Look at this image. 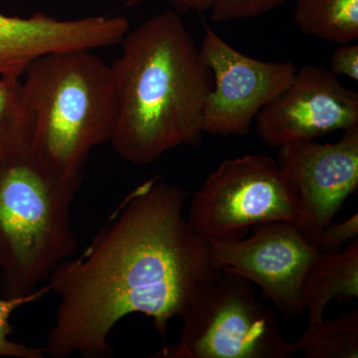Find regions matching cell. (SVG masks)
I'll return each instance as SVG.
<instances>
[{
	"label": "cell",
	"instance_id": "6da1fadb",
	"mask_svg": "<svg viewBox=\"0 0 358 358\" xmlns=\"http://www.w3.org/2000/svg\"><path fill=\"white\" fill-rule=\"evenodd\" d=\"M186 192L159 178L134 188L91 244L56 268L49 291L59 296L45 355L112 357L110 334L140 313L166 338L216 266L208 242L185 217Z\"/></svg>",
	"mask_w": 358,
	"mask_h": 358
},
{
	"label": "cell",
	"instance_id": "7a4b0ae2",
	"mask_svg": "<svg viewBox=\"0 0 358 358\" xmlns=\"http://www.w3.org/2000/svg\"><path fill=\"white\" fill-rule=\"evenodd\" d=\"M112 65L117 96L109 143L136 166L201 140L202 112L211 74L199 47L176 11L129 29Z\"/></svg>",
	"mask_w": 358,
	"mask_h": 358
},
{
	"label": "cell",
	"instance_id": "3957f363",
	"mask_svg": "<svg viewBox=\"0 0 358 358\" xmlns=\"http://www.w3.org/2000/svg\"><path fill=\"white\" fill-rule=\"evenodd\" d=\"M80 176H65L31 148L0 162V293L20 298L41 289L76 253L71 206Z\"/></svg>",
	"mask_w": 358,
	"mask_h": 358
},
{
	"label": "cell",
	"instance_id": "277c9868",
	"mask_svg": "<svg viewBox=\"0 0 358 358\" xmlns=\"http://www.w3.org/2000/svg\"><path fill=\"white\" fill-rule=\"evenodd\" d=\"M22 82L31 110V148L65 176H80L92 150L110 141L117 96L112 66L76 49L33 61Z\"/></svg>",
	"mask_w": 358,
	"mask_h": 358
},
{
	"label": "cell",
	"instance_id": "5b68a950",
	"mask_svg": "<svg viewBox=\"0 0 358 358\" xmlns=\"http://www.w3.org/2000/svg\"><path fill=\"white\" fill-rule=\"evenodd\" d=\"M181 317L178 343L152 357L289 358L296 353L275 310L259 300L255 285L227 268L212 271Z\"/></svg>",
	"mask_w": 358,
	"mask_h": 358
},
{
	"label": "cell",
	"instance_id": "8992f818",
	"mask_svg": "<svg viewBox=\"0 0 358 358\" xmlns=\"http://www.w3.org/2000/svg\"><path fill=\"white\" fill-rule=\"evenodd\" d=\"M303 210L293 183L265 155L226 159L193 195L188 213L192 230L205 241L247 236L258 224L300 225Z\"/></svg>",
	"mask_w": 358,
	"mask_h": 358
},
{
	"label": "cell",
	"instance_id": "52a82bcc",
	"mask_svg": "<svg viewBox=\"0 0 358 358\" xmlns=\"http://www.w3.org/2000/svg\"><path fill=\"white\" fill-rule=\"evenodd\" d=\"M199 49L214 78L202 112V131L212 136L248 134L259 113L287 88L298 69L289 61L245 55L206 24Z\"/></svg>",
	"mask_w": 358,
	"mask_h": 358
},
{
	"label": "cell",
	"instance_id": "ba28073f",
	"mask_svg": "<svg viewBox=\"0 0 358 358\" xmlns=\"http://www.w3.org/2000/svg\"><path fill=\"white\" fill-rule=\"evenodd\" d=\"M251 230L249 237L208 242L214 265L258 286L285 317H299L305 310L303 279L322 252L307 241L296 224L262 223Z\"/></svg>",
	"mask_w": 358,
	"mask_h": 358
},
{
	"label": "cell",
	"instance_id": "9c48e42d",
	"mask_svg": "<svg viewBox=\"0 0 358 358\" xmlns=\"http://www.w3.org/2000/svg\"><path fill=\"white\" fill-rule=\"evenodd\" d=\"M254 122L257 136L268 148L317 140L358 126V94L326 68L303 66Z\"/></svg>",
	"mask_w": 358,
	"mask_h": 358
},
{
	"label": "cell",
	"instance_id": "30bf717a",
	"mask_svg": "<svg viewBox=\"0 0 358 358\" xmlns=\"http://www.w3.org/2000/svg\"><path fill=\"white\" fill-rule=\"evenodd\" d=\"M277 164L300 196L299 225L307 241L317 244L346 199L358 188V126L334 143L303 140L279 148ZM317 247V246H315Z\"/></svg>",
	"mask_w": 358,
	"mask_h": 358
},
{
	"label": "cell",
	"instance_id": "8fae6325",
	"mask_svg": "<svg viewBox=\"0 0 358 358\" xmlns=\"http://www.w3.org/2000/svg\"><path fill=\"white\" fill-rule=\"evenodd\" d=\"M129 28L124 16L65 20L41 13L30 17L0 13V77H21L33 61L53 52L121 43Z\"/></svg>",
	"mask_w": 358,
	"mask_h": 358
},
{
	"label": "cell",
	"instance_id": "7c38bea8",
	"mask_svg": "<svg viewBox=\"0 0 358 358\" xmlns=\"http://www.w3.org/2000/svg\"><path fill=\"white\" fill-rule=\"evenodd\" d=\"M358 298V239L345 249L320 253L308 268L301 287V300L308 313V326L324 319L327 303Z\"/></svg>",
	"mask_w": 358,
	"mask_h": 358
},
{
	"label": "cell",
	"instance_id": "4fadbf2b",
	"mask_svg": "<svg viewBox=\"0 0 358 358\" xmlns=\"http://www.w3.org/2000/svg\"><path fill=\"white\" fill-rule=\"evenodd\" d=\"M294 20L308 36L338 45L357 42L358 0H296Z\"/></svg>",
	"mask_w": 358,
	"mask_h": 358
},
{
	"label": "cell",
	"instance_id": "5bb4252c",
	"mask_svg": "<svg viewBox=\"0 0 358 358\" xmlns=\"http://www.w3.org/2000/svg\"><path fill=\"white\" fill-rule=\"evenodd\" d=\"M294 352L307 358H357L358 312L334 320L322 319L293 341Z\"/></svg>",
	"mask_w": 358,
	"mask_h": 358
},
{
	"label": "cell",
	"instance_id": "9a60e30c",
	"mask_svg": "<svg viewBox=\"0 0 358 358\" xmlns=\"http://www.w3.org/2000/svg\"><path fill=\"white\" fill-rule=\"evenodd\" d=\"M20 78L0 77V162L32 145V114Z\"/></svg>",
	"mask_w": 358,
	"mask_h": 358
},
{
	"label": "cell",
	"instance_id": "2e32d148",
	"mask_svg": "<svg viewBox=\"0 0 358 358\" xmlns=\"http://www.w3.org/2000/svg\"><path fill=\"white\" fill-rule=\"evenodd\" d=\"M47 285L39 289L35 293L20 298H4L0 296V357L13 358H43L45 352L43 348H33V346L16 343L9 338L13 333L10 319L13 313L23 306L39 300L44 294L49 293Z\"/></svg>",
	"mask_w": 358,
	"mask_h": 358
},
{
	"label": "cell",
	"instance_id": "e0dca14e",
	"mask_svg": "<svg viewBox=\"0 0 358 358\" xmlns=\"http://www.w3.org/2000/svg\"><path fill=\"white\" fill-rule=\"evenodd\" d=\"M288 0H214L210 10L214 22L255 18L284 6Z\"/></svg>",
	"mask_w": 358,
	"mask_h": 358
},
{
	"label": "cell",
	"instance_id": "ac0fdd59",
	"mask_svg": "<svg viewBox=\"0 0 358 358\" xmlns=\"http://www.w3.org/2000/svg\"><path fill=\"white\" fill-rule=\"evenodd\" d=\"M358 236V214L355 213L350 218L341 223L327 224L317 238V248L322 253L338 251Z\"/></svg>",
	"mask_w": 358,
	"mask_h": 358
},
{
	"label": "cell",
	"instance_id": "d6986e66",
	"mask_svg": "<svg viewBox=\"0 0 358 358\" xmlns=\"http://www.w3.org/2000/svg\"><path fill=\"white\" fill-rule=\"evenodd\" d=\"M331 71L334 76L350 78L352 81H358V44L339 45L331 59Z\"/></svg>",
	"mask_w": 358,
	"mask_h": 358
},
{
	"label": "cell",
	"instance_id": "ffe728a7",
	"mask_svg": "<svg viewBox=\"0 0 358 358\" xmlns=\"http://www.w3.org/2000/svg\"><path fill=\"white\" fill-rule=\"evenodd\" d=\"M148 1V0H143ZM174 6L182 10H194L199 13L209 11L213 6L214 0H167Z\"/></svg>",
	"mask_w": 358,
	"mask_h": 358
},
{
	"label": "cell",
	"instance_id": "44dd1931",
	"mask_svg": "<svg viewBox=\"0 0 358 358\" xmlns=\"http://www.w3.org/2000/svg\"><path fill=\"white\" fill-rule=\"evenodd\" d=\"M127 4L128 6H136V4H140L143 2V0H126Z\"/></svg>",
	"mask_w": 358,
	"mask_h": 358
}]
</instances>
